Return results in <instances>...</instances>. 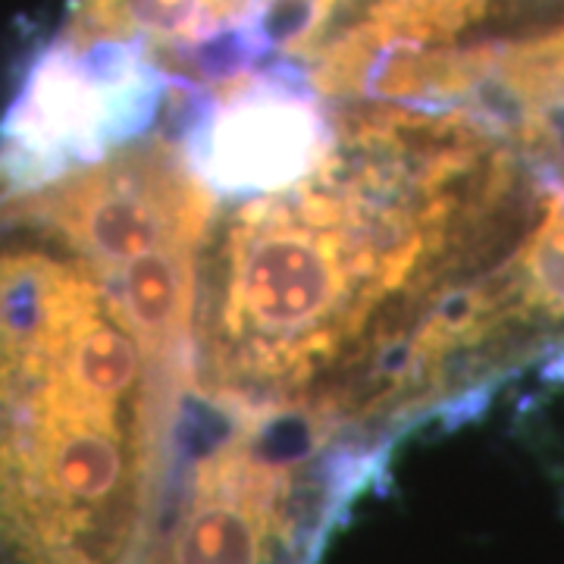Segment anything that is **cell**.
Listing matches in <instances>:
<instances>
[{"label":"cell","mask_w":564,"mask_h":564,"mask_svg":"<svg viewBox=\"0 0 564 564\" xmlns=\"http://www.w3.org/2000/svg\"><path fill=\"white\" fill-rule=\"evenodd\" d=\"M202 263L0 180V564H321L377 462L198 383Z\"/></svg>","instance_id":"obj_1"},{"label":"cell","mask_w":564,"mask_h":564,"mask_svg":"<svg viewBox=\"0 0 564 564\" xmlns=\"http://www.w3.org/2000/svg\"><path fill=\"white\" fill-rule=\"evenodd\" d=\"M333 0H73L61 39L139 44L204 98L280 66L302 69Z\"/></svg>","instance_id":"obj_2"},{"label":"cell","mask_w":564,"mask_h":564,"mask_svg":"<svg viewBox=\"0 0 564 564\" xmlns=\"http://www.w3.org/2000/svg\"><path fill=\"white\" fill-rule=\"evenodd\" d=\"M182 148L214 195H270L304 180L333 141V110L302 69L282 66L202 98Z\"/></svg>","instance_id":"obj_3"},{"label":"cell","mask_w":564,"mask_h":564,"mask_svg":"<svg viewBox=\"0 0 564 564\" xmlns=\"http://www.w3.org/2000/svg\"><path fill=\"white\" fill-rule=\"evenodd\" d=\"M508 276L527 333L549 339L564 333V185L540 188L536 214L508 258Z\"/></svg>","instance_id":"obj_4"}]
</instances>
